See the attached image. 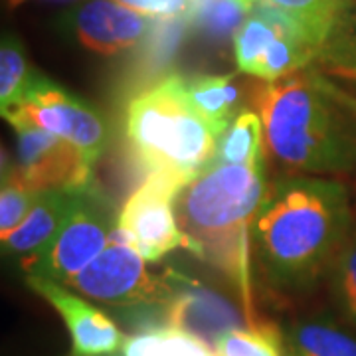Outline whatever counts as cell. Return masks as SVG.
<instances>
[{
  "label": "cell",
  "instance_id": "1",
  "mask_svg": "<svg viewBox=\"0 0 356 356\" xmlns=\"http://www.w3.org/2000/svg\"><path fill=\"white\" fill-rule=\"evenodd\" d=\"M353 218L348 191L339 180L289 175L267 184L252 226L267 283L283 293L315 287L329 273Z\"/></svg>",
  "mask_w": 356,
  "mask_h": 356
},
{
  "label": "cell",
  "instance_id": "2",
  "mask_svg": "<svg viewBox=\"0 0 356 356\" xmlns=\"http://www.w3.org/2000/svg\"><path fill=\"white\" fill-rule=\"evenodd\" d=\"M266 149L295 175H339L356 168V121L332 95L327 76L307 67L254 88Z\"/></svg>",
  "mask_w": 356,
  "mask_h": 356
},
{
  "label": "cell",
  "instance_id": "3",
  "mask_svg": "<svg viewBox=\"0 0 356 356\" xmlns=\"http://www.w3.org/2000/svg\"><path fill=\"white\" fill-rule=\"evenodd\" d=\"M264 163L228 165L212 161L178 192L175 214L184 250L214 266L238 283L250 327H259L254 315L248 243L257 210L267 191Z\"/></svg>",
  "mask_w": 356,
  "mask_h": 356
},
{
  "label": "cell",
  "instance_id": "4",
  "mask_svg": "<svg viewBox=\"0 0 356 356\" xmlns=\"http://www.w3.org/2000/svg\"><path fill=\"white\" fill-rule=\"evenodd\" d=\"M127 139L149 175L159 172L191 182L214 161L220 137L192 109L184 77L170 74L129 103Z\"/></svg>",
  "mask_w": 356,
  "mask_h": 356
},
{
  "label": "cell",
  "instance_id": "5",
  "mask_svg": "<svg viewBox=\"0 0 356 356\" xmlns=\"http://www.w3.org/2000/svg\"><path fill=\"white\" fill-rule=\"evenodd\" d=\"M119 228V212L95 180L77 194L76 206L60 232L40 252L20 259L26 277L65 285L102 254Z\"/></svg>",
  "mask_w": 356,
  "mask_h": 356
},
{
  "label": "cell",
  "instance_id": "6",
  "mask_svg": "<svg viewBox=\"0 0 356 356\" xmlns=\"http://www.w3.org/2000/svg\"><path fill=\"white\" fill-rule=\"evenodd\" d=\"M16 125H32L70 140L91 166L99 161L109 143L107 121L93 105L65 91L42 74H34L22 105L6 117Z\"/></svg>",
  "mask_w": 356,
  "mask_h": 356
},
{
  "label": "cell",
  "instance_id": "7",
  "mask_svg": "<svg viewBox=\"0 0 356 356\" xmlns=\"http://www.w3.org/2000/svg\"><path fill=\"white\" fill-rule=\"evenodd\" d=\"M74 291L113 309H127L147 303H166L170 285L166 275H153L147 271L145 259L115 229L102 254L86 269L65 283Z\"/></svg>",
  "mask_w": 356,
  "mask_h": 356
},
{
  "label": "cell",
  "instance_id": "8",
  "mask_svg": "<svg viewBox=\"0 0 356 356\" xmlns=\"http://www.w3.org/2000/svg\"><path fill=\"white\" fill-rule=\"evenodd\" d=\"M186 184L175 177L153 172L123 204L119 232L145 261H159L172 250L184 248L175 200Z\"/></svg>",
  "mask_w": 356,
  "mask_h": 356
},
{
  "label": "cell",
  "instance_id": "9",
  "mask_svg": "<svg viewBox=\"0 0 356 356\" xmlns=\"http://www.w3.org/2000/svg\"><path fill=\"white\" fill-rule=\"evenodd\" d=\"M16 180L34 192L83 188L93 182V166L76 145L32 125H16Z\"/></svg>",
  "mask_w": 356,
  "mask_h": 356
},
{
  "label": "cell",
  "instance_id": "10",
  "mask_svg": "<svg viewBox=\"0 0 356 356\" xmlns=\"http://www.w3.org/2000/svg\"><path fill=\"white\" fill-rule=\"evenodd\" d=\"M165 275L170 285L165 303L166 325L170 329L191 334L216 353L228 332L250 327L248 317L224 293L178 269H168Z\"/></svg>",
  "mask_w": 356,
  "mask_h": 356
},
{
  "label": "cell",
  "instance_id": "11",
  "mask_svg": "<svg viewBox=\"0 0 356 356\" xmlns=\"http://www.w3.org/2000/svg\"><path fill=\"white\" fill-rule=\"evenodd\" d=\"M153 18L117 0H88L65 16L70 34L86 50L113 58L137 50L147 38Z\"/></svg>",
  "mask_w": 356,
  "mask_h": 356
},
{
  "label": "cell",
  "instance_id": "12",
  "mask_svg": "<svg viewBox=\"0 0 356 356\" xmlns=\"http://www.w3.org/2000/svg\"><path fill=\"white\" fill-rule=\"evenodd\" d=\"M26 283L64 318L72 337L70 356H111L123 350L127 339L102 309L67 291L62 283L42 277H26Z\"/></svg>",
  "mask_w": 356,
  "mask_h": 356
},
{
  "label": "cell",
  "instance_id": "13",
  "mask_svg": "<svg viewBox=\"0 0 356 356\" xmlns=\"http://www.w3.org/2000/svg\"><path fill=\"white\" fill-rule=\"evenodd\" d=\"M81 188L42 191L22 224L10 236L2 238V255L24 259L40 252L60 232L76 206Z\"/></svg>",
  "mask_w": 356,
  "mask_h": 356
},
{
  "label": "cell",
  "instance_id": "14",
  "mask_svg": "<svg viewBox=\"0 0 356 356\" xmlns=\"http://www.w3.org/2000/svg\"><path fill=\"white\" fill-rule=\"evenodd\" d=\"M245 88L236 74L184 77V91L192 109L216 131L218 137L245 109Z\"/></svg>",
  "mask_w": 356,
  "mask_h": 356
},
{
  "label": "cell",
  "instance_id": "15",
  "mask_svg": "<svg viewBox=\"0 0 356 356\" xmlns=\"http://www.w3.org/2000/svg\"><path fill=\"white\" fill-rule=\"evenodd\" d=\"M285 356H356V337L329 317H305L281 329Z\"/></svg>",
  "mask_w": 356,
  "mask_h": 356
},
{
  "label": "cell",
  "instance_id": "16",
  "mask_svg": "<svg viewBox=\"0 0 356 356\" xmlns=\"http://www.w3.org/2000/svg\"><path fill=\"white\" fill-rule=\"evenodd\" d=\"M273 6L299 24L307 40L311 42L315 58L327 42L332 28L343 18L355 0H255Z\"/></svg>",
  "mask_w": 356,
  "mask_h": 356
},
{
  "label": "cell",
  "instance_id": "17",
  "mask_svg": "<svg viewBox=\"0 0 356 356\" xmlns=\"http://www.w3.org/2000/svg\"><path fill=\"white\" fill-rule=\"evenodd\" d=\"M266 133L259 113L243 109L220 135L214 161L228 165H257L266 161Z\"/></svg>",
  "mask_w": 356,
  "mask_h": 356
},
{
  "label": "cell",
  "instance_id": "18",
  "mask_svg": "<svg viewBox=\"0 0 356 356\" xmlns=\"http://www.w3.org/2000/svg\"><path fill=\"white\" fill-rule=\"evenodd\" d=\"M254 6L255 0H194L191 14L192 30L210 42L234 40Z\"/></svg>",
  "mask_w": 356,
  "mask_h": 356
},
{
  "label": "cell",
  "instance_id": "19",
  "mask_svg": "<svg viewBox=\"0 0 356 356\" xmlns=\"http://www.w3.org/2000/svg\"><path fill=\"white\" fill-rule=\"evenodd\" d=\"M192 30L188 16L177 18H153L151 30L139 48V72L143 76L161 74L175 60L180 44Z\"/></svg>",
  "mask_w": 356,
  "mask_h": 356
},
{
  "label": "cell",
  "instance_id": "20",
  "mask_svg": "<svg viewBox=\"0 0 356 356\" xmlns=\"http://www.w3.org/2000/svg\"><path fill=\"white\" fill-rule=\"evenodd\" d=\"M34 74L20 40L4 34L0 46V113L4 119L22 105Z\"/></svg>",
  "mask_w": 356,
  "mask_h": 356
},
{
  "label": "cell",
  "instance_id": "21",
  "mask_svg": "<svg viewBox=\"0 0 356 356\" xmlns=\"http://www.w3.org/2000/svg\"><path fill=\"white\" fill-rule=\"evenodd\" d=\"M123 356H216L206 344L177 329H156L137 332L127 339L121 350Z\"/></svg>",
  "mask_w": 356,
  "mask_h": 356
},
{
  "label": "cell",
  "instance_id": "22",
  "mask_svg": "<svg viewBox=\"0 0 356 356\" xmlns=\"http://www.w3.org/2000/svg\"><path fill=\"white\" fill-rule=\"evenodd\" d=\"M329 281L337 303L356 327V218L329 269Z\"/></svg>",
  "mask_w": 356,
  "mask_h": 356
},
{
  "label": "cell",
  "instance_id": "23",
  "mask_svg": "<svg viewBox=\"0 0 356 356\" xmlns=\"http://www.w3.org/2000/svg\"><path fill=\"white\" fill-rule=\"evenodd\" d=\"M216 356H285L281 331L266 323L236 329L220 341Z\"/></svg>",
  "mask_w": 356,
  "mask_h": 356
},
{
  "label": "cell",
  "instance_id": "24",
  "mask_svg": "<svg viewBox=\"0 0 356 356\" xmlns=\"http://www.w3.org/2000/svg\"><path fill=\"white\" fill-rule=\"evenodd\" d=\"M40 192L22 186L13 172V159L6 156L2 161V192H0V236L6 238L22 224Z\"/></svg>",
  "mask_w": 356,
  "mask_h": 356
},
{
  "label": "cell",
  "instance_id": "25",
  "mask_svg": "<svg viewBox=\"0 0 356 356\" xmlns=\"http://www.w3.org/2000/svg\"><path fill=\"white\" fill-rule=\"evenodd\" d=\"M117 2L151 18H177V16L191 18L194 8V0H117Z\"/></svg>",
  "mask_w": 356,
  "mask_h": 356
},
{
  "label": "cell",
  "instance_id": "26",
  "mask_svg": "<svg viewBox=\"0 0 356 356\" xmlns=\"http://www.w3.org/2000/svg\"><path fill=\"white\" fill-rule=\"evenodd\" d=\"M26 2H32V0H8V6L10 8H18V6H22ZM50 2H64V0H50Z\"/></svg>",
  "mask_w": 356,
  "mask_h": 356
},
{
  "label": "cell",
  "instance_id": "27",
  "mask_svg": "<svg viewBox=\"0 0 356 356\" xmlns=\"http://www.w3.org/2000/svg\"><path fill=\"white\" fill-rule=\"evenodd\" d=\"M111 356H117V355H111ZM121 356H123V355H121Z\"/></svg>",
  "mask_w": 356,
  "mask_h": 356
}]
</instances>
